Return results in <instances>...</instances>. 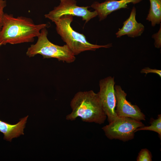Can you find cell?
<instances>
[{
  "label": "cell",
  "instance_id": "9",
  "mask_svg": "<svg viewBox=\"0 0 161 161\" xmlns=\"http://www.w3.org/2000/svg\"><path fill=\"white\" fill-rule=\"evenodd\" d=\"M142 0H106L102 3L95 1L91 7L95 10L100 21L112 12L121 9L128 8V4L138 3Z\"/></svg>",
  "mask_w": 161,
  "mask_h": 161
},
{
  "label": "cell",
  "instance_id": "12",
  "mask_svg": "<svg viewBox=\"0 0 161 161\" xmlns=\"http://www.w3.org/2000/svg\"><path fill=\"white\" fill-rule=\"evenodd\" d=\"M150 7L146 20L151 22L152 27L161 22V0H149Z\"/></svg>",
  "mask_w": 161,
  "mask_h": 161
},
{
  "label": "cell",
  "instance_id": "1",
  "mask_svg": "<svg viewBox=\"0 0 161 161\" xmlns=\"http://www.w3.org/2000/svg\"><path fill=\"white\" fill-rule=\"evenodd\" d=\"M46 24H35L29 18L4 13L0 31V47L7 44H15L33 42Z\"/></svg>",
  "mask_w": 161,
  "mask_h": 161
},
{
  "label": "cell",
  "instance_id": "7",
  "mask_svg": "<svg viewBox=\"0 0 161 161\" xmlns=\"http://www.w3.org/2000/svg\"><path fill=\"white\" fill-rule=\"evenodd\" d=\"M114 77L108 76L100 80V90L97 93L102 108L110 123L118 116L116 113V98Z\"/></svg>",
  "mask_w": 161,
  "mask_h": 161
},
{
  "label": "cell",
  "instance_id": "11",
  "mask_svg": "<svg viewBox=\"0 0 161 161\" xmlns=\"http://www.w3.org/2000/svg\"><path fill=\"white\" fill-rule=\"evenodd\" d=\"M28 116L20 120L17 123L12 125L0 120V132L4 134V139L11 141L12 139L24 134V129Z\"/></svg>",
  "mask_w": 161,
  "mask_h": 161
},
{
  "label": "cell",
  "instance_id": "14",
  "mask_svg": "<svg viewBox=\"0 0 161 161\" xmlns=\"http://www.w3.org/2000/svg\"><path fill=\"white\" fill-rule=\"evenodd\" d=\"M152 155L150 152L146 148L142 149L138 154L137 161H151Z\"/></svg>",
  "mask_w": 161,
  "mask_h": 161
},
{
  "label": "cell",
  "instance_id": "15",
  "mask_svg": "<svg viewBox=\"0 0 161 161\" xmlns=\"http://www.w3.org/2000/svg\"><path fill=\"white\" fill-rule=\"evenodd\" d=\"M158 31L152 35V38L154 40V45L155 47L160 48L161 47V25Z\"/></svg>",
  "mask_w": 161,
  "mask_h": 161
},
{
  "label": "cell",
  "instance_id": "10",
  "mask_svg": "<svg viewBox=\"0 0 161 161\" xmlns=\"http://www.w3.org/2000/svg\"><path fill=\"white\" fill-rule=\"evenodd\" d=\"M136 13V8L134 6L129 17L123 22L122 27L116 33L117 38L126 35L133 38L141 35L144 30L145 27L142 24L137 21Z\"/></svg>",
  "mask_w": 161,
  "mask_h": 161
},
{
  "label": "cell",
  "instance_id": "6",
  "mask_svg": "<svg viewBox=\"0 0 161 161\" xmlns=\"http://www.w3.org/2000/svg\"><path fill=\"white\" fill-rule=\"evenodd\" d=\"M58 5L44 15L45 17L55 22L61 16L65 15L81 17L83 21L87 23L91 19L97 16L95 11L88 10L89 7L79 6L75 0H60Z\"/></svg>",
  "mask_w": 161,
  "mask_h": 161
},
{
  "label": "cell",
  "instance_id": "8",
  "mask_svg": "<svg viewBox=\"0 0 161 161\" xmlns=\"http://www.w3.org/2000/svg\"><path fill=\"white\" fill-rule=\"evenodd\" d=\"M116 98V113L118 117L145 120V116L137 105H133L126 99L127 94L119 85L114 86Z\"/></svg>",
  "mask_w": 161,
  "mask_h": 161
},
{
  "label": "cell",
  "instance_id": "17",
  "mask_svg": "<svg viewBox=\"0 0 161 161\" xmlns=\"http://www.w3.org/2000/svg\"><path fill=\"white\" fill-rule=\"evenodd\" d=\"M140 72L141 73H145L147 74L149 73H154L157 74L160 77H161V70L156 69H151L148 67H145L142 69Z\"/></svg>",
  "mask_w": 161,
  "mask_h": 161
},
{
  "label": "cell",
  "instance_id": "5",
  "mask_svg": "<svg viewBox=\"0 0 161 161\" xmlns=\"http://www.w3.org/2000/svg\"><path fill=\"white\" fill-rule=\"evenodd\" d=\"M144 126L141 121L118 116L102 129L109 139H118L125 142L133 139L135 130Z\"/></svg>",
  "mask_w": 161,
  "mask_h": 161
},
{
  "label": "cell",
  "instance_id": "4",
  "mask_svg": "<svg viewBox=\"0 0 161 161\" xmlns=\"http://www.w3.org/2000/svg\"><path fill=\"white\" fill-rule=\"evenodd\" d=\"M48 33L46 28L41 30L36 42L27 49V56L31 57L40 54L43 58H54L68 63L74 62L76 59L75 56L68 46L66 44L60 46L52 43L47 38Z\"/></svg>",
  "mask_w": 161,
  "mask_h": 161
},
{
  "label": "cell",
  "instance_id": "2",
  "mask_svg": "<svg viewBox=\"0 0 161 161\" xmlns=\"http://www.w3.org/2000/svg\"><path fill=\"white\" fill-rule=\"evenodd\" d=\"M70 105L72 112L66 115L67 120L73 121L80 117L83 122L101 124L107 118L97 93L93 90L78 92Z\"/></svg>",
  "mask_w": 161,
  "mask_h": 161
},
{
  "label": "cell",
  "instance_id": "13",
  "mask_svg": "<svg viewBox=\"0 0 161 161\" xmlns=\"http://www.w3.org/2000/svg\"><path fill=\"white\" fill-rule=\"evenodd\" d=\"M150 122L151 125L148 126H143L137 129L135 132L140 130H149L157 133L160 139L161 137V115H158L157 118L156 120L153 119Z\"/></svg>",
  "mask_w": 161,
  "mask_h": 161
},
{
  "label": "cell",
  "instance_id": "3",
  "mask_svg": "<svg viewBox=\"0 0 161 161\" xmlns=\"http://www.w3.org/2000/svg\"><path fill=\"white\" fill-rule=\"evenodd\" d=\"M73 16L65 15L54 22L57 33L66 43L74 55L87 51H95L101 48H109L112 44L105 45L93 44L89 42L83 34L75 31L71 26Z\"/></svg>",
  "mask_w": 161,
  "mask_h": 161
},
{
  "label": "cell",
  "instance_id": "16",
  "mask_svg": "<svg viewBox=\"0 0 161 161\" xmlns=\"http://www.w3.org/2000/svg\"><path fill=\"white\" fill-rule=\"evenodd\" d=\"M7 6V2L5 0H0V31L2 23L3 17L4 13V10Z\"/></svg>",
  "mask_w": 161,
  "mask_h": 161
}]
</instances>
